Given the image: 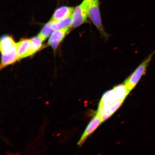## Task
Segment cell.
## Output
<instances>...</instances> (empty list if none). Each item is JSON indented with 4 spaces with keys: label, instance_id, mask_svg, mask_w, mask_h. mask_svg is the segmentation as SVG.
Masks as SVG:
<instances>
[{
    "label": "cell",
    "instance_id": "cell-2",
    "mask_svg": "<svg viewBox=\"0 0 155 155\" xmlns=\"http://www.w3.org/2000/svg\"><path fill=\"white\" fill-rule=\"evenodd\" d=\"M88 16L96 27L102 35L106 39L108 35L106 33L103 26L100 12L99 0H94L88 6Z\"/></svg>",
    "mask_w": 155,
    "mask_h": 155
},
{
    "label": "cell",
    "instance_id": "cell-12",
    "mask_svg": "<svg viewBox=\"0 0 155 155\" xmlns=\"http://www.w3.org/2000/svg\"><path fill=\"white\" fill-rule=\"evenodd\" d=\"M93 1L94 0H84L83 2L89 5V4Z\"/></svg>",
    "mask_w": 155,
    "mask_h": 155
},
{
    "label": "cell",
    "instance_id": "cell-5",
    "mask_svg": "<svg viewBox=\"0 0 155 155\" xmlns=\"http://www.w3.org/2000/svg\"><path fill=\"white\" fill-rule=\"evenodd\" d=\"M18 49L17 43H15L12 37L3 36L1 40V51L2 55H5Z\"/></svg>",
    "mask_w": 155,
    "mask_h": 155
},
{
    "label": "cell",
    "instance_id": "cell-3",
    "mask_svg": "<svg viewBox=\"0 0 155 155\" xmlns=\"http://www.w3.org/2000/svg\"><path fill=\"white\" fill-rule=\"evenodd\" d=\"M88 5L83 2L80 5L75 8L71 15V27L76 28L86 23L88 16Z\"/></svg>",
    "mask_w": 155,
    "mask_h": 155
},
{
    "label": "cell",
    "instance_id": "cell-6",
    "mask_svg": "<svg viewBox=\"0 0 155 155\" xmlns=\"http://www.w3.org/2000/svg\"><path fill=\"white\" fill-rule=\"evenodd\" d=\"M69 27L56 30L50 36L48 40V45L51 46L54 49L57 48L66 35L68 32Z\"/></svg>",
    "mask_w": 155,
    "mask_h": 155
},
{
    "label": "cell",
    "instance_id": "cell-1",
    "mask_svg": "<svg viewBox=\"0 0 155 155\" xmlns=\"http://www.w3.org/2000/svg\"><path fill=\"white\" fill-rule=\"evenodd\" d=\"M155 54V49L145 58L130 76L125 81L124 84L130 92L136 86L143 75L146 73L147 68Z\"/></svg>",
    "mask_w": 155,
    "mask_h": 155
},
{
    "label": "cell",
    "instance_id": "cell-4",
    "mask_svg": "<svg viewBox=\"0 0 155 155\" xmlns=\"http://www.w3.org/2000/svg\"><path fill=\"white\" fill-rule=\"evenodd\" d=\"M103 121L100 117L97 114L93 118L81 137L80 139L77 143L79 146H82L89 136L90 135L96 130L99 126Z\"/></svg>",
    "mask_w": 155,
    "mask_h": 155
},
{
    "label": "cell",
    "instance_id": "cell-8",
    "mask_svg": "<svg viewBox=\"0 0 155 155\" xmlns=\"http://www.w3.org/2000/svg\"><path fill=\"white\" fill-rule=\"evenodd\" d=\"M30 39L24 38L17 43L18 45V61L25 57L30 45Z\"/></svg>",
    "mask_w": 155,
    "mask_h": 155
},
{
    "label": "cell",
    "instance_id": "cell-11",
    "mask_svg": "<svg viewBox=\"0 0 155 155\" xmlns=\"http://www.w3.org/2000/svg\"><path fill=\"white\" fill-rule=\"evenodd\" d=\"M52 22L50 21L45 24L42 28L39 34L38 35V36L39 37L42 41H44L47 39L48 36L51 33L53 29L51 27Z\"/></svg>",
    "mask_w": 155,
    "mask_h": 155
},
{
    "label": "cell",
    "instance_id": "cell-7",
    "mask_svg": "<svg viewBox=\"0 0 155 155\" xmlns=\"http://www.w3.org/2000/svg\"><path fill=\"white\" fill-rule=\"evenodd\" d=\"M74 8L63 6L57 9L54 13L50 22H57L72 15Z\"/></svg>",
    "mask_w": 155,
    "mask_h": 155
},
{
    "label": "cell",
    "instance_id": "cell-9",
    "mask_svg": "<svg viewBox=\"0 0 155 155\" xmlns=\"http://www.w3.org/2000/svg\"><path fill=\"white\" fill-rule=\"evenodd\" d=\"M30 45L28 53L25 55V58L33 55L40 49L43 42L38 36L30 39Z\"/></svg>",
    "mask_w": 155,
    "mask_h": 155
},
{
    "label": "cell",
    "instance_id": "cell-10",
    "mask_svg": "<svg viewBox=\"0 0 155 155\" xmlns=\"http://www.w3.org/2000/svg\"><path fill=\"white\" fill-rule=\"evenodd\" d=\"M71 15L57 22H51V27L53 30H58L71 26L72 21Z\"/></svg>",
    "mask_w": 155,
    "mask_h": 155
}]
</instances>
